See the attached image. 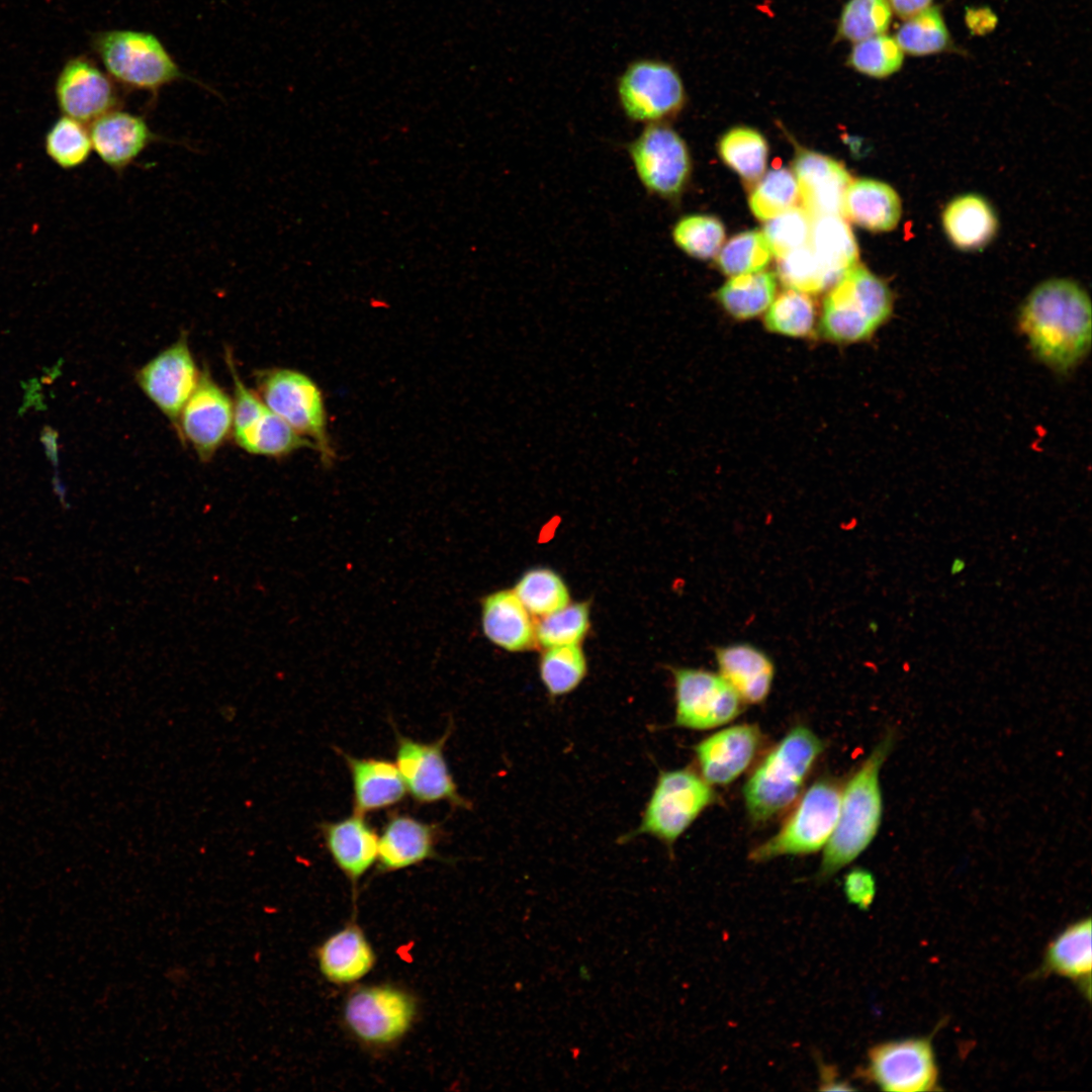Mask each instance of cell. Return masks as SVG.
Returning <instances> with one entry per match:
<instances>
[{"instance_id": "60d3db41", "label": "cell", "mask_w": 1092, "mask_h": 1092, "mask_svg": "<svg viewBox=\"0 0 1092 1092\" xmlns=\"http://www.w3.org/2000/svg\"><path fill=\"white\" fill-rule=\"evenodd\" d=\"M800 193L795 174L787 168L767 172L752 190L749 206L760 220H768L797 206Z\"/></svg>"}, {"instance_id": "e575fe53", "label": "cell", "mask_w": 1092, "mask_h": 1092, "mask_svg": "<svg viewBox=\"0 0 1092 1092\" xmlns=\"http://www.w3.org/2000/svg\"><path fill=\"white\" fill-rule=\"evenodd\" d=\"M895 39L903 53L916 57L944 52L951 43L941 11L932 5L905 19Z\"/></svg>"}, {"instance_id": "b9f144b4", "label": "cell", "mask_w": 1092, "mask_h": 1092, "mask_svg": "<svg viewBox=\"0 0 1092 1092\" xmlns=\"http://www.w3.org/2000/svg\"><path fill=\"white\" fill-rule=\"evenodd\" d=\"M892 20L888 0H848L837 27V37L857 42L885 33Z\"/></svg>"}, {"instance_id": "52a82bcc", "label": "cell", "mask_w": 1092, "mask_h": 1092, "mask_svg": "<svg viewBox=\"0 0 1092 1092\" xmlns=\"http://www.w3.org/2000/svg\"><path fill=\"white\" fill-rule=\"evenodd\" d=\"M256 392L265 405L298 434L308 439L330 465L335 451L328 433L327 411L318 385L306 374L289 368H266L255 373Z\"/></svg>"}, {"instance_id": "f1b7e54d", "label": "cell", "mask_w": 1092, "mask_h": 1092, "mask_svg": "<svg viewBox=\"0 0 1092 1092\" xmlns=\"http://www.w3.org/2000/svg\"><path fill=\"white\" fill-rule=\"evenodd\" d=\"M1044 970L1075 980L1090 991V917L1072 923L1051 941L1044 956Z\"/></svg>"}, {"instance_id": "9c48e42d", "label": "cell", "mask_w": 1092, "mask_h": 1092, "mask_svg": "<svg viewBox=\"0 0 1092 1092\" xmlns=\"http://www.w3.org/2000/svg\"><path fill=\"white\" fill-rule=\"evenodd\" d=\"M417 1016V1001L403 988L391 984L354 989L343 1006V1021L361 1043L385 1049L401 1040Z\"/></svg>"}, {"instance_id": "3957f363", "label": "cell", "mask_w": 1092, "mask_h": 1092, "mask_svg": "<svg viewBox=\"0 0 1092 1092\" xmlns=\"http://www.w3.org/2000/svg\"><path fill=\"white\" fill-rule=\"evenodd\" d=\"M823 747L810 728L799 725L769 750L743 789L745 807L753 822L764 823L796 802Z\"/></svg>"}, {"instance_id": "4dcf8cb0", "label": "cell", "mask_w": 1092, "mask_h": 1092, "mask_svg": "<svg viewBox=\"0 0 1092 1092\" xmlns=\"http://www.w3.org/2000/svg\"><path fill=\"white\" fill-rule=\"evenodd\" d=\"M233 437L246 452L272 458H282L302 448L315 449L311 441L268 407L254 424Z\"/></svg>"}, {"instance_id": "4fadbf2b", "label": "cell", "mask_w": 1092, "mask_h": 1092, "mask_svg": "<svg viewBox=\"0 0 1092 1092\" xmlns=\"http://www.w3.org/2000/svg\"><path fill=\"white\" fill-rule=\"evenodd\" d=\"M452 726L432 742H424L395 731V764L406 791L420 805L446 802L453 808L470 809V802L458 790L444 754Z\"/></svg>"}, {"instance_id": "83f0119b", "label": "cell", "mask_w": 1092, "mask_h": 1092, "mask_svg": "<svg viewBox=\"0 0 1092 1092\" xmlns=\"http://www.w3.org/2000/svg\"><path fill=\"white\" fill-rule=\"evenodd\" d=\"M942 226L948 240L960 250L985 247L996 235L997 216L990 203L980 195L953 198L942 212Z\"/></svg>"}, {"instance_id": "e0dca14e", "label": "cell", "mask_w": 1092, "mask_h": 1092, "mask_svg": "<svg viewBox=\"0 0 1092 1092\" xmlns=\"http://www.w3.org/2000/svg\"><path fill=\"white\" fill-rule=\"evenodd\" d=\"M59 109L85 124L118 109L120 95L112 78L86 57L70 59L55 86Z\"/></svg>"}, {"instance_id": "6da1fadb", "label": "cell", "mask_w": 1092, "mask_h": 1092, "mask_svg": "<svg viewBox=\"0 0 1092 1092\" xmlns=\"http://www.w3.org/2000/svg\"><path fill=\"white\" fill-rule=\"evenodd\" d=\"M1019 326L1044 364L1067 371L1084 358L1091 345L1090 298L1072 280L1050 279L1027 296Z\"/></svg>"}, {"instance_id": "f35d334b", "label": "cell", "mask_w": 1092, "mask_h": 1092, "mask_svg": "<svg viewBox=\"0 0 1092 1092\" xmlns=\"http://www.w3.org/2000/svg\"><path fill=\"white\" fill-rule=\"evenodd\" d=\"M767 330L774 333L805 337L815 324V305L809 294L788 288L774 298L764 316Z\"/></svg>"}, {"instance_id": "484cf974", "label": "cell", "mask_w": 1092, "mask_h": 1092, "mask_svg": "<svg viewBox=\"0 0 1092 1092\" xmlns=\"http://www.w3.org/2000/svg\"><path fill=\"white\" fill-rule=\"evenodd\" d=\"M481 626L486 638L506 651L523 652L537 645L532 615L513 589L483 598Z\"/></svg>"}, {"instance_id": "8992f818", "label": "cell", "mask_w": 1092, "mask_h": 1092, "mask_svg": "<svg viewBox=\"0 0 1092 1092\" xmlns=\"http://www.w3.org/2000/svg\"><path fill=\"white\" fill-rule=\"evenodd\" d=\"M93 48L113 81L153 95L187 76L153 33L112 29L97 33Z\"/></svg>"}, {"instance_id": "ee69618b", "label": "cell", "mask_w": 1092, "mask_h": 1092, "mask_svg": "<svg viewBox=\"0 0 1092 1092\" xmlns=\"http://www.w3.org/2000/svg\"><path fill=\"white\" fill-rule=\"evenodd\" d=\"M771 254L763 233L747 231L726 243L717 256V264L729 276L755 273L766 267Z\"/></svg>"}, {"instance_id": "d590c367", "label": "cell", "mask_w": 1092, "mask_h": 1092, "mask_svg": "<svg viewBox=\"0 0 1092 1092\" xmlns=\"http://www.w3.org/2000/svg\"><path fill=\"white\" fill-rule=\"evenodd\" d=\"M719 154L724 163L740 177L755 181L765 170L768 149L765 139L758 131L735 127L720 140Z\"/></svg>"}, {"instance_id": "836d02e7", "label": "cell", "mask_w": 1092, "mask_h": 1092, "mask_svg": "<svg viewBox=\"0 0 1092 1092\" xmlns=\"http://www.w3.org/2000/svg\"><path fill=\"white\" fill-rule=\"evenodd\" d=\"M513 590L531 615L543 617L570 603L564 579L551 568L533 567L524 572Z\"/></svg>"}, {"instance_id": "681fc988", "label": "cell", "mask_w": 1092, "mask_h": 1092, "mask_svg": "<svg viewBox=\"0 0 1092 1092\" xmlns=\"http://www.w3.org/2000/svg\"><path fill=\"white\" fill-rule=\"evenodd\" d=\"M892 11L907 19L931 6L933 0H888Z\"/></svg>"}, {"instance_id": "603a6c76", "label": "cell", "mask_w": 1092, "mask_h": 1092, "mask_svg": "<svg viewBox=\"0 0 1092 1092\" xmlns=\"http://www.w3.org/2000/svg\"><path fill=\"white\" fill-rule=\"evenodd\" d=\"M340 752L351 776L353 812L366 815L402 801L407 791L395 762Z\"/></svg>"}, {"instance_id": "5bb4252c", "label": "cell", "mask_w": 1092, "mask_h": 1092, "mask_svg": "<svg viewBox=\"0 0 1092 1092\" xmlns=\"http://www.w3.org/2000/svg\"><path fill=\"white\" fill-rule=\"evenodd\" d=\"M860 1076L884 1091L938 1089V1069L928 1037H910L874 1045Z\"/></svg>"}, {"instance_id": "cb8c5ba5", "label": "cell", "mask_w": 1092, "mask_h": 1092, "mask_svg": "<svg viewBox=\"0 0 1092 1092\" xmlns=\"http://www.w3.org/2000/svg\"><path fill=\"white\" fill-rule=\"evenodd\" d=\"M322 976L334 985H351L366 977L376 964V953L355 922L329 935L316 948Z\"/></svg>"}, {"instance_id": "816d5d0a", "label": "cell", "mask_w": 1092, "mask_h": 1092, "mask_svg": "<svg viewBox=\"0 0 1092 1092\" xmlns=\"http://www.w3.org/2000/svg\"><path fill=\"white\" fill-rule=\"evenodd\" d=\"M965 567H966L965 559H963L962 557H956V558H953V560H952V562L950 564V567H949L950 574L951 575H957V574L961 573L965 569Z\"/></svg>"}, {"instance_id": "9a60e30c", "label": "cell", "mask_w": 1092, "mask_h": 1092, "mask_svg": "<svg viewBox=\"0 0 1092 1092\" xmlns=\"http://www.w3.org/2000/svg\"><path fill=\"white\" fill-rule=\"evenodd\" d=\"M179 438L208 462L233 432V399L210 372L200 373L196 388L175 425Z\"/></svg>"}, {"instance_id": "2e32d148", "label": "cell", "mask_w": 1092, "mask_h": 1092, "mask_svg": "<svg viewBox=\"0 0 1092 1092\" xmlns=\"http://www.w3.org/2000/svg\"><path fill=\"white\" fill-rule=\"evenodd\" d=\"M200 373L183 333L136 371L135 381L175 427L181 410L197 386Z\"/></svg>"}, {"instance_id": "5b68a950", "label": "cell", "mask_w": 1092, "mask_h": 1092, "mask_svg": "<svg viewBox=\"0 0 1092 1092\" xmlns=\"http://www.w3.org/2000/svg\"><path fill=\"white\" fill-rule=\"evenodd\" d=\"M716 800L712 786L689 767L660 770L636 828L620 838H656L668 847Z\"/></svg>"}, {"instance_id": "44dd1931", "label": "cell", "mask_w": 1092, "mask_h": 1092, "mask_svg": "<svg viewBox=\"0 0 1092 1092\" xmlns=\"http://www.w3.org/2000/svg\"><path fill=\"white\" fill-rule=\"evenodd\" d=\"M794 174L802 207L811 219L843 216L844 194L852 178L842 164L819 153L801 151L794 162Z\"/></svg>"}, {"instance_id": "bcb514c9", "label": "cell", "mask_w": 1092, "mask_h": 1092, "mask_svg": "<svg viewBox=\"0 0 1092 1092\" xmlns=\"http://www.w3.org/2000/svg\"><path fill=\"white\" fill-rule=\"evenodd\" d=\"M812 219L803 207H792L766 220L763 235L771 253L780 258L809 244Z\"/></svg>"}, {"instance_id": "1f68e13d", "label": "cell", "mask_w": 1092, "mask_h": 1092, "mask_svg": "<svg viewBox=\"0 0 1092 1092\" xmlns=\"http://www.w3.org/2000/svg\"><path fill=\"white\" fill-rule=\"evenodd\" d=\"M776 292V274L759 271L731 276L716 295L730 315L737 320H748L767 309Z\"/></svg>"}, {"instance_id": "f6af8a7d", "label": "cell", "mask_w": 1092, "mask_h": 1092, "mask_svg": "<svg viewBox=\"0 0 1092 1092\" xmlns=\"http://www.w3.org/2000/svg\"><path fill=\"white\" fill-rule=\"evenodd\" d=\"M903 61L904 53L895 37L883 33L854 42L847 63L858 73L881 79L898 72Z\"/></svg>"}, {"instance_id": "f907efd6", "label": "cell", "mask_w": 1092, "mask_h": 1092, "mask_svg": "<svg viewBox=\"0 0 1092 1092\" xmlns=\"http://www.w3.org/2000/svg\"><path fill=\"white\" fill-rule=\"evenodd\" d=\"M821 1085H822L821 1089H823V1090H835V1089L848 1090V1089H851L849 1086H847L842 1081H838L836 1079V1074L834 1073L833 1068L828 1067V1066L822 1067Z\"/></svg>"}, {"instance_id": "30bf717a", "label": "cell", "mask_w": 1092, "mask_h": 1092, "mask_svg": "<svg viewBox=\"0 0 1092 1092\" xmlns=\"http://www.w3.org/2000/svg\"><path fill=\"white\" fill-rule=\"evenodd\" d=\"M617 96L625 116L637 123H660L675 116L686 91L675 68L651 58L631 62L617 81Z\"/></svg>"}, {"instance_id": "ab89813d", "label": "cell", "mask_w": 1092, "mask_h": 1092, "mask_svg": "<svg viewBox=\"0 0 1092 1092\" xmlns=\"http://www.w3.org/2000/svg\"><path fill=\"white\" fill-rule=\"evenodd\" d=\"M777 274L786 287L807 294H817L835 284L809 244L778 258Z\"/></svg>"}, {"instance_id": "7bdbcfd3", "label": "cell", "mask_w": 1092, "mask_h": 1092, "mask_svg": "<svg viewBox=\"0 0 1092 1092\" xmlns=\"http://www.w3.org/2000/svg\"><path fill=\"white\" fill-rule=\"evenodd\" d=\"M674 244L693 258L707 260L716 255L725 240L723 223L714 216L690 214L673 225Z\"/></svg>"}, {"instance_id": "7c38bea8", "label": "cell", "mask_w": 1092, "mask_h": 1092, "mask_svg": "<svg viewBox=\"0 0 1092 1092\" xmlns=\"http://www.w3.org/2000/svg\"><path fill=\"white\" fill-rule=\"evenodd\" d=\"M674 688L673 725L709 730L731 722L744 703L717 672L696 667H671Z\"/></svg>"}, {"instance_id": "c3c4849f", "label": "cell", "mask_w": 1092, "mask_h": 1092, "mask_svg": "<svg viewBox=\"0 0 1092 1092\" xmlns=\"http://www.w3.org/2000/svg\"><path fill=\"white\" fill-rule=\"evenodd\" d=\"M59 433L51 426H44L40 432V442L43 445L46 455L54 466L56 473L59 468V445H58Z\"/></svg>"}, {"instance_id": "f546056e", "label": "cell", "mask_w": 1092, "mask_h": 1092, "mask_svg": "<svg viewBox=\"0 0 1092 1092\" xmlns=\"http://www.w3.org/2000/svg\"><path fill=\"white\" fill-rule=\"evenodd\" d=\"M809 245L834 283L857 264V244L843 216L813 218Z\"/></svg>"}, {"instance_id": "277c9868", "label": "cell", "mask_w": 1092, "mask_h": 1092, "mask_svg": "<svg viewBox=\"0 0 1092 1092\" xmlns=\"http://www.w3.org/2000/svg\"><path fill=\"white\" fill-rule=\"evenodd\" d=\"M888 285L866 267L849 269L825 296L818 332L826 340L853 343L870 338L891 314Z\"/></svg>"}, {"instance_id": "7dc6e473", "label": "cell", "mask_w": 1092, "mask_h": 1092, "mask_svg": "<svg viewBox=\"0 0 1092 1092\" xmlns=\"http://www.w3.org/2000/svg\"><path fill=\"white\" fill-rule=\"evenodd\" d=\"M844 893L849 903L868 909L876 895L874 875L861 868L851 870L844 878Z\"/></svg>"}, {"instance_id": "7402d4cb", "label": "cell", "mask_w": 1092, "mask_h": 1092, "mask_svg": "<svg viewBox=\"0 0 1092 1092\" xmlns=\"http://www.w3.org/2000/svg\"><path fill=\"white\" fill-rule=\"evenodd\" d=\"M325 847L337 868L351 883L354 897L360 879L376 863L378 834L365 815L353 812L320 825Z\"/></svg>"}, {"instance_id": "74e56055", "label": "cell", "mask_w": 1092, "mask_h": 1092, "mask_svg": "<svg viewBox=\"0 0 1092 1092\" xmlns=\"http://www.w3.org/2000/svg\"><path fill=\"white\" fill-rule=\"evenodd\" d=\"M590 626L587 602L569 603L565 607L540 617L535 623L537 645L543 649L553 646L580 644Z\"/></svg>"}, {"instance_id": "4316f807", "label": "cell", "mask_w": 1092, "mask_h": 1092, "mask_svg": "<svg viewBox=\"0 0 1092 1092\" xmlns=\"http://www.w3.org/2000/svg\"><path fill=\"white\" fill-rule=\"evenodd\" d=\"M901 213L898 193L884 182L852 179L845 191L843 217L869 231H892L898 224Z\"/></svg>"}, {"instance_id": "ba28073f", "label": "cell", "mask_w": 1092, "mask_h": 1092, "mask_svg": "<svg viewBox=\"0 0 1092 1092\" xmlns=\"http://www.w3.org/2000/svg\"><path fill=\"white\" fill-rule=\"evenodd\" d=\"M842 785L832 778L815 781L801 797L782 827L754 847L749 858L763 862L783 855H804L825 847L839 813Z\"/></svg>"}, {"instance_id": "d6986e66", "label": "cell", "mask_w": 1092, "mask_h": 1092, "mask_svg": "<svg viewBox=\"0 0 1092 1092\" xmlns=\"http://www.w3.org/2000/svg\"><path fill=\"white\" fill-rule=\"evenodd\" d=\"M440 835L441 829L436 823L425 822L406 813L389 814L378 836L377 872H397L438 858Z\"/></svg>"}, {"instance_id": "8d00e7d4", "label": "cell", "mask_w": 1092, "mask_h": 1092, "mask_svg": "<svg viewBox=\"0 0 1092 1092\" xmlns=\"http://www.w3.org/2000/svg\"><path fill=\"white\" fill-rule=\"evenodd\" d=\"M44 150L62 169L80 167L93 151L89 128L81 121L62 115L47 131Z\"/></svg>"}, {"instance_id": "d6a6232c", "label": "cell", "mask_w": 1092, "mask_h": 1092, "mask_svg": "<svg viewBox=\"0 0 1092 1092\" xmlns=\"http://www.w3.org/2000/svg\"><path fill=\"white\" fill-rule=\"evenodd\" d=\"M541 682L551 698L572 693L587 673V660L580 644L544 648L538 664Z\"/></svg>"}, {"instance_id": "ac0fdd59", "label": "cell", "mask_w": 1092, "mask_h": 1092, "mask_svg": "<svg viewBox=\"0 0 1092 1092\" xmlns=\"http://www.w3.org/2000/svg\"><path fill=\"white\" fill-rule=\"evenodd\" d=\"M762 743L754 724L722 729L694 746L702 778L711 786H725L738 779L752 763Z\"/></svg>"}, {"instance_id": "ffe728a7", "label": "cell", "mask_w": 1092, "mask_h": 1092, "mask_svg": "<svg viewBox=\"0 0 1092 1092\" xmlns=\"http://www.w3.org/2000/svg\"><path fill=\"white\" fill-rule=\"evenodd\" d=\"M92 149L112 171L121 174L154 143L164 139L144 116L112 110L90 123Z\"/></svg>"}, {"instance_id": "8fae6325", "label": "cell", "mask_w": 1092, "mask_h": 1092, "mask_svg": "<svg viewBox=\"0 0 1092 1092\" xmlns=\"http://www.w3.org/2000/svg\"><path fill=\"white\" fill-rule=\"evenodd\" d=\"M626 149L646 192L667 200L682 193L692 162L684 139L672 127L664 122L646 124Z\"/></svg>"}, {"instance_id": "7a4b0ae2", "label": "cell", "mask_w": 1092, "mask_h": 1092, "mask_svg": "<svg viewBox=\"0 0 1092 1092\" xmlns=\"http://www.w3.org/2000/svg\"><path fill=\"white\" fill-rule=\"evenodd\" d=\"M895 743L888 731L842 785L838 819L824 847L818 876L825 880L852 862L872 843L883 816L880 772Z\"/></svg>"}, {"instance_id": "d4e9b609", "label": "cell", "mask_w": 1092, "mask_h": 1092, "mask_svg": "<svg viewBox=\"0 0 1092 1092\" xmlns=\"http://www.w3.org/2000/svg\"><path fill=\"white\" fill-rule=\"evenodd\" d=\"M718 673L744 704H760L767 698L775 678L771 658L757 646L735 642L716 646Z\"/></svg>"}]
</instances>
